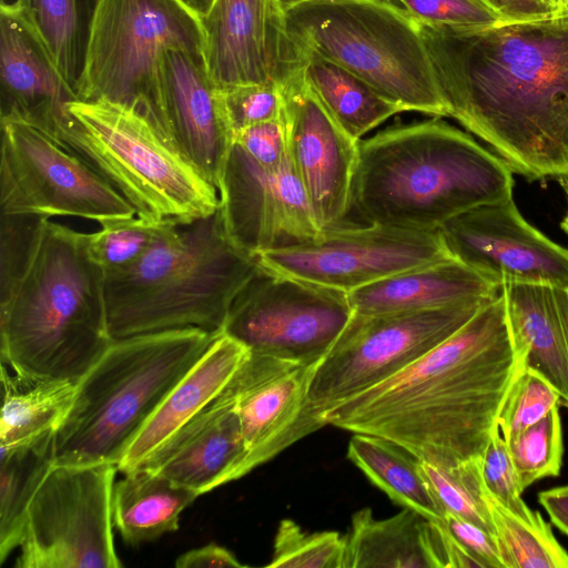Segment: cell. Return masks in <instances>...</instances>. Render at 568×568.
<instances>
[{"mask_svg": "<svg viewBox=\"0 0 568 568\" xmlns=\"http://www.w3.org/2000/svg\"><path fill=\"white\" fill-rule=\"evenodd\" d=\"M418 24L449 116L529 181L568 171V11L471 28Z\"/></svg>", "mask_w": 568, "mask_h": 568, "instance_id": "1", "label": "cell"}, {"mask_svg": "<svg viewBox=\"0 0 568 568\" xmlns=\"http://www.w3.org/2000/svg\"><path fill=\"white\" fill-rule=\"evenodd\" d=\"M524 354L500 293L416 362L322 415L348 432L392 440L420 462L454 467L481 458Z\"/></svg>", "mask_w": 568, "mask_h": 568, "instance_id": "2", "label": "cell"}, {"mask_svg": "<svg viewBox=\"0 0 568 568\" xmlns=\"http://www.w3.org/2000/svg\"><path fill=\"white\" fill-rule=\"evenodd\" d=\"M104 271L88 233L0 214V354L14 373L78 383L109 348Z\"/></svg>", "mask_w": 568, "mask_h": 568, "instance_id": "3", "label": "cell"}, {"mask_svg": "<svg viewBox=\"0 0 568 568\" xmlns=\"http://www.w3.org/2000/svg\"><path fill=\"white\" fill-rule=\"evenodd\" d=\"M513 170L499 155L434 116L359 140L349 211L369 224L437 230L513 197Z\"/></svg>", "mask_w": 568, "mask_h": 568, "instance_id": "4", "label": "cell"}, {"mask_svg": "<svg viewBox=\"0 0 568 568\" xmlns=\"http://www.w3.org/2000/svg\"><path fill=\"white\" fill-rule=\"evenodd\" d=\"M260 267L231 240L220 207L166 220L138 261L104 273L109 333L113 339L186 327L221 333L232 302Z\"/></svg>", "mask_w": 568, "mask_h": 568, "instance_id": "5", "label": "cell"}, {"mask_svg": "<svg viewBox=\"0 0 568 568\" xmlns=\"http://www.w3.org/2000/svg\"><path fill=\"white\" fill-rule=\"evenodd\" d=\"M217 334L186 327L113 339L77 383L71 408L54 434V465L118 466Z\"/></svg>", "mask_w": 568, "mask_h": 568, "instance_id": "6", "label": "cell"}, {"mask_svg": "<svg viewBox=\"0 0 568 568\" xmlns=\"http://www.w3.org/2000/svg\"><path fill=\"white\" fill-rule=\"evenodd\" d=\"M50 135L109 182L141 219L189 221L220 207L216 187L135 108L74 100Z\"/></svg>", "mask_w": 568, "mask_h": 568, "instance_id": "7", "label": "cell"}, {"mask_svg": "<svg viewBox=\"0 0 568 568\" xmlns=\"http://www.w3.org/2000/svg\"><path fill=\"white\" fill-rule=\"evenodd\" d=\"M304 52L338 64L403 111L449 116L418 22L392 0H317L285 13Z\"/></svg>", "mask_w": 568, "mask_h": 568, "instance_id": "8", "label": "cell"}, {"mask_svg": "<svg viewBox=\"0 0 568 568\" xmlns=\"http://www.w3.org/2000/svg\"><path fill=\"white\" fill-rule=\"evenodd\" d=\"M173 49L205 50L201 20L180 0H99L78 99L135 108L159 129L160 65Z\"/></svg>", "mask_w": 568, "mask_h": 568, "instance_id": "9", "label": "cell"}, {"mask_svg": "<svg viewBox=\"0 0 568 568\" xmlns=\"http://www.w3.org/2000/svg\"><path fill=\"white\" fill-rule=\"evenodd\" d=\"M494 297L420 311L353 312L316 364L308 388L312 410L322 419L336 405L399 373L453 335Z\"/></svg>", "mask_w": 568, "mask_h": 568, "instance_id": "10", "label": "cell"}, {"mask_svg": "<svg viewBox=\"0 0 568 568\" xmlns=\"http://www.w3.org/2000/svg\"><path fill=\"white\" fill-rule=\"evenodd\" d=\"M115 464L53 465L28 511L17 568H119Z\"/></svg>", "mask_w": 568, "mask_h": 568, "instance_id": "11", "label": "cell"}, {"mask_svg": "<svg viewBox=\"0 0 568 568\" xmlns=\"http://www.w3.org/2000/svg\"><path fill=\"white\" fill-rule=\"evenodd\" d=\"M1 120L0 214L74 216L101 224L132 217V205L45 131Z\"/></svg>", "mask_w": 568, "mask_h": 568, "instance_id": "12", "label": "cell"}, {"mask_svg": "<svg viewBox=\"0 0 568 568\" xmlns=\"http://www.w3.org/2000/svg\"><path fill=\"white\" fill-rule=\"evenodd\" d=\"M352 315L348 293L261 265L232 302L223 333L251 353L315 363Z\"/></svg>", "mask_w": 568, "mask_h": 568, "instance_id": "13", "label": "cell"}, {"mask_svg": "<svg viewBox=\"0 0 568 568\" xmlns=\"http://www.w3.org/2000/svg\"><path fill=\"white\" fill-rule=\"evenodd\" d=\"M453 257L437 230L338 224L297 245L266 251L274 272L351 293L405 270Z\"/></svg>", "mask_w": 568, "mask_h": 568, "instance_id": "14", "label": "cell"}, {"mask_svg": "<svg viewBox=\"0 0 568 568\" xmlns=\"http://www.w3.org/2000/svg\"><path fill=\"white\" fill-rule=\"evenodd\" d=\"M217 191L229 236L253 256L321 232L290 158L278 169H265L233 143Z\"/></svg>", "mask_w": 568, "mask_h": 568, "instance_id": "15", "label": "cell"}, {"mask_svg": "<svg viewBox=\"0 0 568 568\" xmlns=\"http://www.w3.org/2000/svg\"><path fill=\"white\" fill-rule=\"evenodd\" d=\"M439 231L454 258L499 285L568 284V248L529 224L513 197L468 210Z\"/></svg>", "mask_w": 568, "mask_h": 568, "instance_id": "16", "label": "cell"}, {"mask_svg": "<svg viewBox=\"0 0 568 568\" xmlns=\"http://www.w3.org/2000/svg\"><path fill=\"white\" fill-rule=\"evenodd\" d=\"M201 20L204 59L219 89L272 83L283 87L305 63L276 0H215Z\"/></svg>", "mask_w": 568, "mask_h": 568, "instance_id": "17", "label": "cell"}, {"mask_svg": "<svg viewBox=\"0 0 568 568\" xmlns=\"http://www.w3.org/2000/svg\"><path fill=\"white\" fill-rule=\"evenodd\" d=\"M317 363L250 352L230 379L248 450L247 474L326 426L308 403Z\"/></svg>", "mask_w": 568, "mask_h": 568, "instance_id": "18", "label": "cell"}, {"mask_svg": "<svg viewBox=\"0 0 568 568\" xmlns=\"http://www.w3.org/2000/svg\"><path fill=\"white\" fill-rule=\"evenodd\" d=\"M287 153L305 190L318 226L343 224L358 142L333 120L305 81L303 69L283 87Z\"/></svg>", "mask_w": 568, "mask_h": 568, "instance_id": "19", "label": "cell"}, {"mask_svg": "<svg viewBox=\"0 0 568 568\" xmlns=\"http://www.w3.org/2000/svg\"><path fill=\"white\" fill-rule=\"evenodd\" d=\"M159 98L161 133L217 190L234 134L204 54L165 51Z\"/></svg>", "mask_w": 568, "mask_h": 568, "instance_id": "20", "label": "cell"}, {"mask_svg": "<svg viewBox=\"0 0 568 568\" xmlns=\"http://www.w3.org/2000/svg\"><path fill=\"white\" fill-rule=\"evenodd\" d=\"M247 457L234 398L226 385L138 467L202 495L245 476Z\"/></svg>", "mask_w": 568, "mask_h": 568, "instance_id": "21", "label": "cell"}, {"mask_svg": "<svg viewBox=\"0 0 568 568\" xmlns=\"http://www.w3.org/2000/svg\"><path fill=\"white\" fill-rule=\"evenodd\" d=\"M79 100L37 30L18 7L0 6V119H17L52 134L65 105Z\"/></svg>", "mask_w": 568, "mask_h": 568, "instance_id": "22", "label": "cell"}, {"mask_svg": "<svg viewBox=\"0 0 568 568\" xmlns=\"http://www.w3.org/2000/svg\"><path fill=\"white\" fill-rule=\"evenodd\" d=\"M506 317L525 366L542 375L568 407V284H501Z\"/></svg>", "mask_w": 568, "mask_h": 568, "instance_id": "23", "label": "cell"}, {"mask_svg": "<svg viewBox=\"0 0 568 568\" xmlns=\"http://www.w3.org/2000/svg\"><path fill=\"white\" fill-rule=\"evenodd\" d=\"M501 285L448 257L405 270L348 293L354 313L379 314L444 307L496 296Z\"/></svg>", "mask_w": 568, "mask_h": 568, "instance_id": "24", "label": "cell"}, {"mask_svg": "<svg viewBox=\"0 0 568 568\" xmlns=\"http://www.w3.org/2000/svg\"><path fill=\"white\" fill-rule=\"evenodd\" d=\"M250 351L223 332L176 383L118 464L129 473L163 440L210 404L229 384Z\"/></svg>", "mask_w": 568, "mask_h": 568, "instance_id": "25", "label": "cell"}, {"mask_svg": "<svg viewBox=\"0 0 568 568\" xmlns=\"http://www.w3.org/2000/svg\"><path fill=\"white\" fill-rule=\"evenodd\" d=\"M343 568H442L433 519L406 507L385 519L359 509L345 536Z\"/></svg>", "mask_w": 568, "mask_h": 568, "instance_id": "26", "label": "cell"}, {"mask_svg": "<svg viewBox=\"0 0 568 568\" xmlns=\"http://www.w3.org/2000/svg\"><path fill=\"white\" fill-rule=\"evenodd\" d=\"M199 496L194 490L138 467L114 483L113 526L130 545L156 539L179 529L181 513Z\"/></svg>", "mask_w": 568, "mask_h": 568, "instance_id": "27", "label": "cell"}, {"mask_svg": "<svg viewBox=\"0 0 568 568\" xmlns=\"http://www.w3.org/2000/svg\"><path fill=\"white\" fill-rule=\"evenodd\" d=\"M0 448H16L53 434L73 403L77 383L1 368Z\"/></svg>", "mask_w": 568, "mask_h": 568, "instance_id": "28", "label": "cell"}, {"mask_svg": "<svg viewBox=\"0 0 568 568\" xmlns=\"http://www.w3.org/2000/svg\"><path fill=\"white\" fill-rule=\"evenodd\" d=\"M303 74L333 120L355 141L403 112L362 79L316 53L305 52Z\"/></svg>", "mask_w": 568, "mask_h": 568, "instance_id": "29", "label": "cell"}, {"mask_svg": "<svg viewBox=\"0 0 568 568\" xmlns=\"http://www.w3.org/2000/svg\"><path fill=\"white\" fill-rule=\"evenodd\" d=\"M347 457L396 504L428 519L444 517L420 473V460L404 447L379 436L354 433Z\"/></svg>", "mask_w": 568, "mask_h": 568, "instance_id": "30", "label": "cell"}, {"mask_svg": "<svg viewBox=\"0 0 568 568\" xmlns=\"http://www.w3.org/2000/svg\"><path fill=\"white\" fill-rule=\"evenodd\" d=\"M54 434L0 448V564L20 546L30 505L54 465Z\"/></svg>", "mask_w": 568, "mask_h": 568, "instance_id": "31", "label": "cell"}, {"mask_svg": "<svg viewBox=\"0 0 568 568\" xmlns=\"http://www.w3.org/2000/svg\"><path fill=\"white\" fill-rule=\"evenodd\" d=\"M99 0H16L37 30L60 73L77 93Z\"/></svg>", "mask_w": 568, "mask_h": 568, "instance_id": "32", "label": "cell"}, {"mask_svg": "<svg viewBox=\"0 0 568 568\" xmlns=\"http://www.w3.org/2000/svg\"><path fill=\"white\" fill-rule=\"evenodd\" d=\"M488 501L508 568H568V552L540 514L526 520L507 510L489 494Z\"/></svg>", "mask_w": 568, "mask_h": 568, "instance_id": "33", "label": "cell"}, {"mask_svg": "<svg viewBox=\"0 0 568 568\" xmlns=\"http://www.w3.org/2000/svg\"><path fill=\"white\" fill-rule=\"evenodd\" d=\"M481 458L454 467L420 462L419 468L444 514H453L496 535L481 474Z\"/></svg>", "mask_w": 568, "mask_h": 568, "instance_id": "34", "label": "cell"}, {"mask_svg": "<svg viewBox=\"0 0 568 568\" xmlns=\"http://www.w3.org/2000/svg\"><path fill=\"white\" fill-rule=\"evenodd\" d=\"M507 445L523 491L541 478L558 476L564 453L559 406L511 437Z\"/></svg>", "mask_w": 568, "mask_h": 568, "instance_id": "35", "label": "cell"}, {"mask_svg": "<svg viewBox=\"0 0 568 568\" xmlns=\"http://www.w3.org/2000/svg\"><path fill=\"white\" fill-rule=\"evenodd\" d=\"M345 536L337 531L306 532L292 519L276 530L270 568H343Z\"/></svg>", "mask_w": 568, "mask_h": 568, "instance_id": "36", "label": "cell"}, {"mask_svg": "<svg viewBox=\"0 0 568 568\" xmlns=\"http://www.w3.org/2000/svg\"><path fill=\"white\" fill-rule=\"evenodd\" d=\"M163 222L136 215L104 221L99 231L88 233L90 254L104 273L128 267L149 248Z\"/></svg>", "mask_w": 568, "mask_h": 568, "instance_id": "37", "label": "cell"}, {"mask_svg": "<svg viewBox=\"0 0 568 568\" xmlns=\"http://www.w3.org/2000/svg\"><path fill=\"white\" fill-rule=\"evenodd\" d=\"M560 404L555 387L539 373L524 365L516 373L501 404L497 424L509 440L544 418Z\"/></svg>", "mask_w": 568, "mask_h": 568, "instance_id": "38", "label": "cell"}, {"mask_svg": "<svg viewBox=\"0 0 568 568\" xmlns=\"http://www.w3.org/2000/svg\"><path fill=\"white\" fill-rule=\"evenodd\" d=\"M481 474L488 494L516 516L531 520L539 511L530 509L520 498L518 477L507 442L497 429L481 458Z\"/></svg>", "mask_w": 568, "mask_h": 568, "instance_id": "39", "label": "cell"}, {"mask_svg": "<svg viewBox=\"0 0 568 568\" xmlns=\"http://www.w3.org/2000/svg\"><path fill=\"white\" fill-rule=\"evenodd\" d=\"M220 91L234 135L247 126L283 118V95L276 84H240Z\"/></svg>", "mask_w": 568, "mask_h": 568, "instance_id": "40", "label": "cell"}, {"mask_svg": "<svg viewBox=\"0 0 568 568\" xmlns=\"http://www.w3.org/2000/svg\"><path fill=\"white\" fill-rule=\"evenodd\" d=\"M403 7L418 23L471 28L499 22V19L477 0H392Z\"/></svg>", "mask_w": 568, "mask_h": 568, "instance_id": "41", "label": "cell"}, {"mask_svg": "<svg viewBox=\"0 0 568 568\" xmlns=\"http://www.w3.org/2000/svg\"><path fill=\"white\" fill-rule=\"evenodd\" d=\"M234 143L265 169H278L288 158L283 118L239 131Z\"/></svg>", "mask_w": 568, "mask_h": 568, "instance_id": "42", "label": "cell"}, {"mask_svg": "<svg viewBox=\"0 0 568 568\" xmlns=\"http://www.w3.org/2000/svg\"><path fill=\"white\" fill-rule=\"evenodd\" d=\"M440 520L453 537L484 565V568H508L496 535L449 513H445Z\"/></svg>", "mask_w": 568, "mask_h": 568, "instance_id": "43", "label": "cell"}, {"mask_svg": "<svg viewBox=\"0 0 568 568\" xmlns=\"http://www.w3.org/2000/svg\"><path fill=\"white\" fill-rule=\"evenodd\" d=\"M178 568H213L235 567L242 568L243 564L227 548L210 542L202 547L187 550L175 560Z\"/></svg>", "mask_w": 568, "mask_h": 568, "instance_id": "44", "label": "cell"}, {"mask_svg": "<svg viewBox=\"0 0 568 568\" xmlns=\"http://www.w3.org/2000/svg\"><path fill=\"white\" fill-rule=\"evenodd\" d=\"M491 11L499 22H513L550 16L536 0H477Z\"/></svg>", "mask_w": 568, "mask_h": 568, "instance_id": "45", "label": "cell"}, {"mask_svg": "<svg viewBox=\"0 0 568 568\" xmlns=\"http://www.w3.org/2000/svg\"><path fill=\"white\" fill-rule=\"evenodd\" d=\"M538 500L551 523L568 536V485L540 491Z\"/></svg>", "mask_w": 568, "mask_h": 568, "instance_id": "46", "label": "cell"}, {"mask_svg": "<svg viewBox=\"0 0 568 568\" xmlns=\"http://www.w3.org/2000/svg\"><path fill=\"white\" fill-rule=\"evenodd\" d=\"M199 19H202L211 10L215 0H180Z\"/></svg>", "mask_w": 568, "mask_h": 568, "instance_id": "47", "label": "cell"}, {"mask_svg": "<svg viewBox=\"0 0 568 568\" xmlns=\"http://www.w3.org/2000/svg\"><path fill=\"white\" fill-rule=\"evenodd\" d=\"M550 14L568 11V0H536Z\"/></svg>", "mask_w": 568, "mask_h": 568, "instance_id": "48", "label": "cell"}, {"mask_svg": "<svg viewBox=\"0 0 568 568\" xmlns=\"http://www.w3.org/2000/svg\"><path fill=\"white\" fill-rule=\"evenodd\" d=\"M556 179L558 180L559 184L561 185V187L566 194L567 203H568V171L558 175ZM560 227L562 229V231H565L568 234V207H567V212L560 223Z\"/></svg>", "mask_w": 568, "mask_h": 568, "instance_id": "49", "label": "cell"}, {"mask_svg": "<svg viewBox=\"0 0 568 568\" xmlns=\"http://www.w3.org/2000/svg\"><path fill=\"white\" fill-rule=\"evenodd\" d=\"M281 10L283 11V13L285 14L287 11H290L291 9L302 4V3H305V2H310V1H317V0H276Z\"/></svg>", "mask_w": 568, "mask_h": 568, "instance_id": "50", "label": "cell"}]
</instances>
